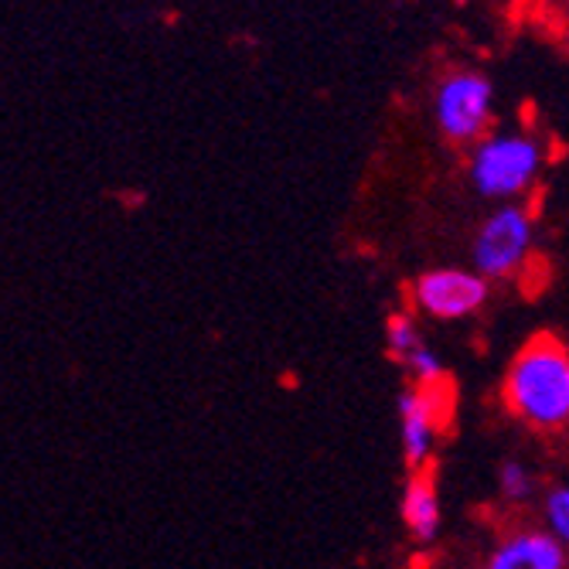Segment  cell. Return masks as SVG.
Masks as SVG:
<instances>
[{
	"label": "cell",
	"instance_id": "obj_1",
	"mask_svg": "<svg viewBox=\"0 0 569 569\" xmlns=\"http://www.w3.org/2000/svg\"><path fill=\"white\" fill-rule=\"evenodd\" d=\"M501 406L532 433L569 430V345L556 335H532L508 361Z\"/></svg>",
	"mask_w": 569,
	"mask_h": 569
},
{
	"label": "cell",
	"instance_id": "obj_2",
	"mask_svg": "<svg viewBox=\"0 0 569 569\" xmlns=\"http://www.w3.org/2000/svg\"><path fill=\"white\" fill-rule=\"evenodd\" d=\"M546 168L542 140L522 130L488 133L481 143L471 147L468 178L475 191L488 201L508 204L522 201Z\"/></svg>",
	"mask_w": 569,
	"mask_h": 569
},
{
	"label": "cell",
	"instance_id": "obj_3",
	"mask_svg": "<svg viewBox=\"0 0 569 569\" xmlns=\"http://www.w3.org/2000/svg\"><path fill=\"white\" fill-rule=\"evenodd\" d=\"M536 249V216L526 201H508L478 226L471 239V270L488 283H511Z\"/></svg>",
	"mask_w": 569,
	"mask_h": 569
},
{
	"label": "cell",
	"instance_id": "obj_4",
	"mask_svg": "<svg viewBox=\"0 0 569 569\" xmlns=\"http://www.w3.org/2000/svg\"><path fill=\"white\" fill-rule=\"evenodd\" d=\"M495 120V86L485 72L457 69L447 72L433 92V123L443 140L475 147L485 140Z\"/></svg>",
	"mask_w": 569,
	"mask_h": 569
},
{
	"label": "cell",
	"instance_id": "obj_5",
	"mask_svg": "<svg viewBox=\"0 0 569 569\" xmlns=\"http://www.w3.org/2000/svg\"><path fill=\"white\" fill-rule=\"evenodd\" d=\"M409 300L430 321H440V325L468 321L488 307L491 283L478 270L437 267L409 283Z\"/></svg>",
	"mask_w": 569,
	"mask_h": 569
},
{
	"label": "cell",
	"instance_id": "obj_6",
	"mask_svg": "<svg viewBox=\"0 0 569 569\" xmlns=\"http://www.w3.org/2000/svg\"><path fill=\"white\" fill-rule=\"evenodd\" d=\"M440 389H420V386H406L396 399L399 406V443L409 471H423L433 463L437 437H440Z\"/></svg>",
	"mask_w": 569,
	"mask_h": 569
},
{
	"label": "cell",
	"instance_id": "obj_7",
	"mask_svg": "<svg viewBox=\"0 0 569 569\" xmlns=\"http://www.w3.org/2000/svg\"><path fill=\"white\" fill-rule=\"evenodd\" d=\"M386 351L396 366H402L409 372L412 386H420V389H443L447 386V366L440 361V355L427 345L417 318L406 315V310H396V315L386 318Z\"/></svg>",
	"mask_w": 569,
	"mask_h": 569
},
{
	"label": "cell",
	"instance_id": "obj_8",
	"mask_svg": "<svg viewBox=\"0 0 569 569\" xmlns=\"http://www.w3.org/2000/svg\"><path fill=\"white\" fill-rule=\"evenodd\" d=\"M478 569H569V549L542 526H515L488 549Z\"/></svg>",
	"mask_w": 569,
	"mask_h": 569
},
{
	"label": "cell",
	"instance_id": "obj_9",
	"mask_svg": "<svg viewBox=\"0 0 569 569\" xmlns=\"http://www.w3.org/2000/svg\"><path fill=\"white\" fill-rule=\"evenodd\" d=\"M399 519L406 536L417 546H433L443 529V508H440V491L433 468L423 471H409L399 498Z\"/></svg>",
	"mask_w": 569,
	"mask_h": 569
},
{
	"label": "cell",
	"instance_id": "obj_10",
	"mask_svg": "<svg viewBox=\"0 0 569 569\" xmlns=\"http://www.w3.org/2000/svg\"><path fill=\"white\" fill-rule=\"evenodd\" d=\"M498 498L511 508H526L539 498V475L519 457H505L498 463Z\"/></svg>",
	"mask_w": 569,
	"mask_h": 569
},
{
	"label": "cell",
	"instance_id": "obj_11",
	"mask_svg": "<svg viewBox=\"0 0 569 569\" xmlns=\"http://www.w3.org/2000/svg\"><path fill=\"white\" fill-rule=\"evenodd\" d=\"M542 529L569 549V485H552L539 498Z\"/></svg>",
	"mask_w": 569,
	"mask_h": 569
}]
</instances>
